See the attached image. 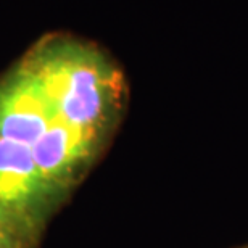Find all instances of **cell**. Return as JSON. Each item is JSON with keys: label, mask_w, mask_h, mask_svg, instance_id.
Listing matches in <instances>:
<instances>
[{"label": "cell", "mask_w": 248, "mask_h": 248, "mask_svg": "<svg viewBox=\"0 0 248 248\" xmlns=\"http://www.w3.org/2000/svg\"><path fill=\"white\" fill-rule=\"evenodd\" d=\"M34 235L26 226L0 210V248H31Z\"/></svg>", "instance_id": "5"}, {"label": "cell", "mask_w": 248, "mask_h": 248, "mask_svg": "<svg viewBox=\"0 0 248 248\" xmlns=\"http://www.w3.org/2000/svg\"><path fill=\"white\" fill-rule=\"evenodd\" d=\"M26 57L64 120L108 137L121 116L127 87L121 69L102 48L60 34L41 39Z\"/></svg>", "instance_id": "1"}, {"label": "cell", "mask_w": 248, "mask_h": 248, "mask_svg": "<svg viewBox=\"0 0 248 248\" xmlns=\"http://www.w3.org/2000/svg\"><path fill=\"white\" fill-rule=\"evenodd\" d=\"M107 136L60 118L31 147L36 165L57 193L71 186L91 165Z\"/></svg>", "instance_id": "4"}, {"label": "cell", "mask_w": 248, "mask_h": 248, "mask_svg": "<svg viewBox=\"0 0 248 248\" xmlns=\"http://www.w3.org/2000/svg\"><path fill=\"white\" fill-rule=\"evenodd\" d=\"M60 118L55 100L24 55L0 79V137L32 147Z\"/></svg>", "instance_id": "2"}, {"label": "cell", "mask_w": 248, "mask_h": 248, "mask_svg": "<svg viewBox=\"0 0 248 248\" xmlns=\"http://www.w3.org/2000/svg\"><path fill=\"white\" fill-rule=\"evenodd\" d=\"M58 195L39 171L31 147L0 137V210L37 235Z\"/></svg>", "instance_id": "3"}]
</instances>
